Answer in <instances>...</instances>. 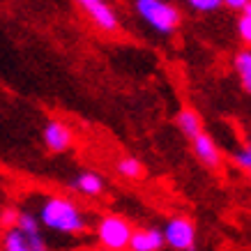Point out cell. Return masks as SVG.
I'll use <instances>...</instances> for the list:
<instances>
[{"label":"cell","instance_id":"6da1fadb","mask_svg":"<svg viewBox=\"0 0 251 251\" xmlns=\"http://www.w3.org/2000/svg\"><path fill=\"white\" fill-rule=\"evenodd\" d=\"M37 219L46 230H53L60 235H78L88 228V221L78 205L62 196H49L46 201H42Z\"/></svg>","mask_w":251,"mask_h":251},{"label":"cell","instance_id":"7a4b0ae2","mask_svg":"<svg viewBox=\"0 0 251 251\" xmlns=\"http://www.w3.org/2000/svg\"><path fill=\"white\" fill-rule=\"evenodd\" d=\"M136 12L150 28L161 35H171L180 25V12L166 0H136Z\"/></svg>","mask_w":251,"mask_h":251},{"label":"cell","instance_id":"3957f363","mask_svg":"<svg viewBox=\"0 0 251 251\" xmlns=\"http://www.w3.org/2000/svg\"><path fill=\"white\" fill-rule=\"evenodd\" d=\"M134 237L129 221H125L118 214H108L97 224V240L108 251H125L129 249V242Z\"/></svg>","mask_w":251,"mask_h":251},{"label":"cell","instance_id":"277c9868","mask_svg":"<svg viewBox=\"0 0 251 251\" xmlns=\"http://www.w3.org/2000/svg\"><path fill=\"white\" fill-rule=\"evenodd\" d=\"M161 233H164L166 244L175 251H191L194 244H196V228H194V224H191L189 219H184V217L168 219Z\"/></svg>","mask_w":251,"mask_h":251},{"label":"cell","instance_id":"5b68a950","mask_svg":"<svg viewBox=\"0 0 251 251\" xmlns=\"http://www.w3.org/2000/svg\"><path fill=\"white\" fill-rule=\"evenodd\" d=\"M76 2L81 5V9L85 14L90 16V21L97 28H101L104 32L118 30V16L111 9V5H106L104 0H76Z\"/></svg>","mask_w":251,"mask_h":251},{"label":"cell","instance_id":"8992f818","mask_svg":"<svg viewBox=\"0 0 251 251\" xmlns=\"http://www.w3.org/2000/svg\"><path fill=\"white\" fill-rule=\"evenodd\" d=\"M2 247H5V251H46V242L42 237V233L39 235H25L16 226L7 228Z\"/></svg>","mask_w":251,"mask_h":251},{"label":"cell","instance_id":"52a82bcc","mask_svg":"<svg viewBox=\"0 0 251 251\" xmlns=\"http://www.w3.org/2000/svg\"><path fill=\"white\" fill-rule=\"evenodd\" d=\"M44 143L51 152H65L69 145H72V131L67 129V125H62V122H58V120L46 122Z\"/></svg>","mask_w":251,"mask_h":251},{"label":"cell","instance_id":"ba28073f","mask_svg":"<svg viewBox=\"0 0 251 251\" xmlns=\"http://www.w3.org/2000/svg\"><path fill=\"white\" fill-rule=\"evenodd\" d=\"M166 244L164 233L157 228H143L134 230V237L129 242V251H159Z\"/></svg>","mask_w":251,"mask_h":251},{"label":"cell","instance_id":"9c48e42d","mask_svg":"<svg viewBox=\"0 0 251 251\" xmlns=\"http://www.w3.org/2000/svg\"><path fill=\"white\" fill-rule=\"evenodd\" d=\"M194 152H196V157L203 161L205 166H210V168L219 166L221 154H219V150H217V143H214L207 134H198V136L194 138Z\"/></svg>","mask_w":251,"mask_h":251},{"label":"cell","instance_id":"30bf717a","mask_svg":"<svg viewBox=\"0 0 251 251\" xmlns=\"http://www.w3.org/2000/svg\"><path fill=\"white\" fill-rule=\"evenodd\" d=\"M72 187L78 191V194H83V196H99L101 191H104V180L99 177L97 173H81L74 177V182Z\"/></svg>","mask_w":251,"mask_h":251},{"label":"cell","instance_id":"8fae6325","mask_svg":"<svg viewBox=\"0 0 251 251\" xmlns=\"http://www.w3.org/2000/svg\"><path fill=\"white\" fill-rule=\"evenodd\" d=\"M175 122H177L180 131L187 134L191 141H194L198 134H203V131H201V118H198V113L191 111V108H182V111L177 113V118H175Z\"/></svg>","mask_w":251,"mask_h":251},{"label":"cell","instance_id":"7c38bea8","mask_svg":"<svg viewBox=\"0 0 251 251\" xmlns=\"http://www.w3.org/2000/svg\"><path fill=\"white\" fill-rule=\"evenodd\" d=\"M235 69L240 74L242 88L247 92H251V51H240L235 55Z\"/></svg>","mask_w":251,"mask_h":251},{"label":"cell","instance_id":"4fadbf2b","mask_svg":"<svg viewBox=\"0 0 251 251\" xmlns=\"http://www.w3.org/2000/svg\"><path fill=\"white\" fill-rule=\"evenodd\" d=\"M118 173L125 175V177H129V180H138L141 175H143V166H141V161L136 157H122L118 161Z\"/></svg>","mask_w":251,"mask_h":251},{"label":"cell","instance_id":"5bb4252c","mask_svg":"<svg viewBox=\"0 0 251 251\" xmlns=\"http://www.w3.org/2000/svg\"><path fill=\"white\" fill-rule=\"evenodd\" d=\"M237 32H240V37H242L244 44L251 46V2L242 9V16H240V21H237Z\"/></svg>","mask_w":251,"mask_h":251},{"label":"cell","instance_id":"9a60e30c","mask_svg":"<svg viewBox=\"0 0 251 251\" xmlns=\"http://www.w3.org/2000/svg\"><path fill=\"white\" fill-rule=\"evenodd\" d=\"M187 2L196 12H214V9H219L224 5V0H187Z\"/></svg>","mask_w":251,"mask_h":251},{"label":"cell","instance_id":"2e32d148","mask_svg":"<svg viewBox=\"0 0 251 251\" xmlns=\"http://www.w3.org/2000/svg\"><path fill=\"white\" fill-rule=\"evenodd\" d=\"M235 161H237V166L251 171V145L249 148H244V150H240V152L235 154Z\"/></svg>","mask_w":251,"mask_h":251},{"label":"cell","instance_id":"e0dca14e","mask_svg":"<svg viewBox=\"0 0 251 251\" xmlns=\"http://www.w3.org/2000/svg\"><path fill=\"white\" fill-rule=\"evenodd\" d=\"M0 221H2L7 228H14L16 221H19V212H14V210H5V212H2V217H0Z\"/></svg>","mask_w":251,"mask_h":251},{"label":"cell","instance_id":"ac0fdd59","mask_svg":"<svg viewBox=\"0 0 251 251\" xmlns=\"http://www.w3.org/2000/svg\"><path fill=\"white\" fill-rule=\"evenodd\" d=\"M251 0H224V5H228L230 9H244Z\"/></svg>","mask_w":251,"mask_h":251}]
</instances>
